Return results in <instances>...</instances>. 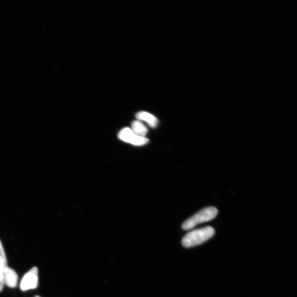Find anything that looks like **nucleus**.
I'll list each match as a JSON object with an SVG mask.
<instances>
[{"label":"nucleus","mask_w":297,"mask_h":297,"mask_svg":"<svg viewBox=\"0 0 297 297\" xmlns=\"http://www.w3.org/2000/svg\"><path fill=\"white\" fill-rule=\"evenodd\" d=\"M214 234L215 230L210 226L194 230L183 238L182 245L185 248L197 246L211 239Z\"/></svg>","instance_id":"obj_1"},{"label":"nucleus","mask_w":297,"mask_h":297,"mask_svg":"<svg viewBox=\"0 0 297 297\" xmlns=\"http://www.w3.org/2000/svg\"><path fill=\"white\" fill-rule=\"evenodd\" d=\"M0 267L3 269L7 267L6 254H5L1 241H0Z\"/></svg>","instance_id":"obj_8"},{"label":"nucleus","mask_w":297,"mask_h":297,"mask_svg":"<svg viewBox=\"0 0 297 297\" xmlns=\"http://www.w3.org/2000/svg\"><path fill=\"white\" fill-rule=\"evenodd\" d=\"M136 118L138 121H143L147 122L148 125L152 128H155L158 124L157 118L147 112L140 111L138 112L136 114Z\"/></svg>","instance_id":"obj_6"},{"label":"nucleus","mask_w":297,"mask_h":297,"mask_svg":"<svg viewBox=\"0 0 297 297\" xmlns=\"http://www.w3.org/2000/svg\"><path fill=\"white\" fill-rule=\"evenodd\" d=\"M38 285V269L34 267L27 273L21 281L20 288L25 291L35 289Z\"/></svg>","instance_id":"obj_4"},{"label":"nucleus","mask_w":297,"mask_h":297,"mask_svg":"<svg viewBox=\"0 0 297 297\" xmlns=\"http://www.w3.org/2000/svg\"><path fill=\"white\" fill-rule=\"evenodd\" d=\"M131 129L135 134L141 137H145L148 131L147 127L141 121L138 120L132 122Z\"/></svg>","instance_id":"obj_7"},{"label":"nucleus","mask_w":297,"mask_h":297,"mask_svg":"<svg viewBox=\"0 0 297 297\" xmlns=\"http://www.w3.org/2000/svg\"><path fill=\"white\" fill-rule=\"evenodd\" d=\"M35 297H39V296H36Z\"/></svg>","instance_id":"obj_10"},{"label":"nucleus","mask_w":297,"mask_h":297,"mask_svg":"<svg viewBox=\"0 0 297 297\" xmlns=\"http://www.w3.org/2000/svg\"><path fill=\"white\" fill-rule=\"evenodd\" d=\"M3 282L10 288H14L18 283L17 274L11 268L6 267L3 271Z\"/></svg>","instance_id":"obj_5"},{"label":"nucleus","mask_w":297,"mask_h":297,"mask_svg":"<svg viewBox=\"0 0 297 297\" xmlns=\"http://www.w3.org/2000/svg\"><path fill=\"white\" fill-rule=\"evenodd\" d=\"M4 269L0 267V292L2 291L4 285L3 278V271Z\"/></svg>","instance_id":"obj_9"},{"label":"nucleus","mask_w":297,"mask_h":297,"mask_svg":"<svg viewBox=\"0 0 297 297\" xmlns=\"http://www.w3.org/2000/svg\"><path fill=\"white\" fill-rule=\"evenodd\" d=\"M218 210L213 207L204 208L193 217L187 220L182 225V228L185 230L192 229L199 224L208 222L217 217Z\"/></svg>","instance_id":"obj_2"},{"label":"nucleus","mask_w":297,"mask_h":297,"mask_svg":"<svg viewBox=\"0 0 297 297\" xmlns=\"http://www.w3.org/2000/svg\"><path fill=\"white\" fill-rule=\"evenodd\" d=\"M118 137L122 141L135 146H142L149 142V139L135 134L130 128H124L118 133Z\"/></svg>","instance_id":"obj_3"}]
</instances>
